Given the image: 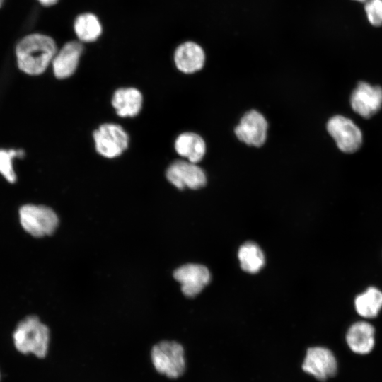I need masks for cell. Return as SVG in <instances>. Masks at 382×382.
<instances>
[{
    "instance_id": "cell-1",
    "label": "cell",
    "mask_w": 382,
    "mask_h": 382,
    "mask_svg": "<svg viewBox=\"0 0 382 382\" xmlns=\"http://www.w3.org/2000/svg\"><path fill=\"white\" fill-rule=\"evenodd\" d=\"M57 52L56 43L52 37L40 33L28 35L16 46L18 67L30 75L41 74L52 64Z\"/></svg>"
},
{
    "instance_id": "cell-17",
    "label": "cell",
    "mask_w": 382,
    "mask_h": 382,
    "mask_svg": "<svg viewBox=\"0 0 382 382\" xmlns=\"http://www.w3.org/2000/svg\"><path fill=\"white\" fill-rule=\"evenodd\" d=\"M355 308L361 316L376 317L382 308V292L376 287H369L355 299Z\"/></svg>"
},
{
    "instance_id": "cell-11",
    "label": "cell",
    "mask_w": 382,
    "mask_h": 382,
    "mask_svg": "<svg viewBox=\"0 0 382 382\" xmlns=\"http://www.w3.org/2000/svg\"><path fill=\"white\" fill-rule=\"evenodd\" d=\"M83 47L81 42L73 40L66 42L57 52L52 66L54 76L58 79H66L77 70Z\"/></svg>"
},
{
    "instance_id": "cell-14",
    "label": "cell",
    "mask_w": 382,
    "mask_h": 382,
    "mask_svg": "<svg viewBox=\"0 0 382 382\" xmlns=\"http://www.w3.org/2000/svg\"><path fill=\"white\" fill-rule=\"evenodd\" d=\"M173 58L175 66L179 71L185 74H192L203 67L205 55L199 45L193 42H186L176 48Z\"/></svg>"
},
{
    "instance_id": "cell-10",
    "label": "cell",
    "mask_w": 382,
    "mask_h": 382,
    "mask_svg": "<svg viewBox=\"0 0 382 382\" xmlns=\"http://www.w3.org/2000/svg\"><path fill=\"white\" fill-rule=\"evenodd\" d=\"M350 103L354 112L364 118H369L382 106V88L360 82L352 93Z\"/></svg>"
},
{
    "instance_id": "cell-7",
    "label": "cell",
    "mask_w": 382,
    "mask_h": 382,
    "mask_svg": "<svg viewBox=\"0 0 382 382\" xmlns=\"http://www.w3.org/2000/svg\"><path fill=\"white\" fill-rule=\"evenodd\" d=\"M337 364L333 353L328 348L313 347L307 349L302 369L320 381L335 376Z\"/></svg>"
},
{
    "instance_id": "cell-16",
    "label": "cell",
    "mask_w": 382,
    "mask_h": 382,
    "mask_svg": "<svg viewBox=\"0 0 382 382\" xmlns=\"http://www.w3.org/2000/svg\"><path fill=\"white\" fill-rule=\"evenodd\" d=\"M174 147L178 155L194 163L200 161L206 152L204 141L199 135L193 132H184L178 135Z\"/></svg>"
},
{
    "instance_id": "cell-22",
    "label": "cell",
    "mask_w": 382,
    "mask_h": 382,
    "mask_svg": "<svg viewBox=\"0 0 382 382\" xmlns=\"http://www.w3.org/2000/svg\"><path fill=\"white\" fill-rule=\"evenodd\" d=\"M58 0H38V1L44 6H51L57 3Z\"/></svg>"
},
{
    "instance_id": "cell-23",
    "label": "cell",
    "mask_w": 382,
    "mask_h": 382,
    "mask_svg": "<svg viewBox=\"0 0 382 382\" xmlns=\"http://www.w3.org/2000/svg\"><path fill=\"white\" fill-rule=\"evenodd\" d=\"M3 2H4V0H0V7L1 6Z\"/></svg>"
},
{
    "instance_id": "cell-15",
    "label": "cell",
    "mask_w": 382,
    "mask_h": 382,
    "mask_svg": "<svg viewBox=\"0 0 382 382\" xmlns=\"http://www.w3.org/2000/svg\"><path fill=\"white\" fill-rule=\"evenodd\" d=\"M346 340L348 346L354 352L367 354L374 346V328L364 321L355 323L349 328Z\"/></svg>"
},
{
    "instance_id": "cell-8",
    "label": "cell",
    "mask_w": 382,
    "mask_h": 382,
    "mask_svg": "<svg viewBox=\"0 0 382 382\" xmlns=\"http://www.w3.org/2000/svg\"><path fill=\"white\" fill-rule=\"evenodd\" d=\"M167 180L178 189H198L206 183L204 171L195 163L188 161H173L166 172Z\"/></svg>"
},
{
    "instance_id": "cell-5",
    "label": "cell",
    "mask_w": 382,
    "mask_h": 382,
    "mask_svg": "<svg viewBox=\"0 0 382 382\" xmlns=\"http://www.w3.org/2000/svg\"><path fill=\"white\" fill-rule=\"evenodd\" d=\"M19 215L24 230L37 238L52 234L59 222L55 212L42 205L25 204L20 209Z\"/></svg>"
},
{
    "instance_id": "cell-20",
    "label": "cell",
    "mask_w": 382,
    "mask_h": 382,
    "mask_svg": "<svg viewBox=\"0 0 382 382\" xmlns=\"http://www.w3.org/2000/svg\"><path fill=\"white\" fill-rule=\"evenodd\" d=\"M24 152L22 150H0V173L10 183H14L16 177L12 166V158L23 157Z\"/></svg>"
},
{
    "instance_id": "cell-4",
    "label": "cell",
    "mask_w": 382,
    "mask_h": 382,
    "mask_svg": "<svg viewBox=\"0 0 382 382\" xmlns=\"http://www.w3.org/2000/svg\"><path fill=\"white\" fill-rule=\"evenodd\" d=\"M93 139L97 153L112 159L121 156L129 144V137L120 125L113 122L101 124L93 132Z\"/></svg>"
},
{
    "instance_id": "cell-12",
    "label": "cell",
    "mask_w": 382,
    "mask_h": 382,
    "mask_svg": "<svg viewBox=\"0 0 382 382\" xmlns=\"http://www.w3.org/2000/svg\"><path fill=\"white\" fill-rule=\"evenodd\" d=\"M173 276L181 284L183 293L188 297L199 294L210 280L208 269L197 264H187L178 267Z\"/></svg>"
},
{
    "instance_id": "cell-24",
    "label": "cell",
    "mask_w": 382,
    "mask_h": 382,
    "mask_svg": "<svg viewBox=\"0 0 382 382\" xmlns=\"http://www.w3.org/2000/svg\"><path fill=\"white\" fill-rule=\"evenodd\" d=\"M357 1L364 2V1H366L367 0H357Z\"/></svg>"
},
{
    "instance_id": "cell-19",
    "label": "cell",
    "mask_w": 382,
    "mask_h": 382,
    "mask_svg": "<svg viewBox=\"0 0 382 382\" xmlns=\"http://www.w3.org/2000/svg\"><path fill=\"white\" fill-rule=\"evenodd\" d=\"M238 257L243 270L249 273L257 272L264 265L265 257L257 245L248 242L241 246Z\"/></svg>"
},
{
    "instance_id": "cell-18",
    "label": "cell",
    "mask_w": 382,
    "mask_h": 382,
    "mask_svg": "<svg viewBox=\"0 0 382 382\" xmlns=\"http://www.w3.org/2000/svg\"><path fill=\"white\" fill-rule=\"evenodd\" d=\"M74 31L81 42L96 40L101 34V25L97 17L91 13L79 16L74 23Z\"/></svg>"
},
{
    "instance_id": "cell-21",
    "label": "cell",
    "mask_w": 382,
    "mask_h": 382,
    "mask_svg": "<svg viewBox=\"0 0 382 382\" xmlns=\"http://www.w3.org/2000/svg\"><path fill=\"white\" fill-rule=\"evenodd\" d=\"M364 9L369 21L373 25H382V0H367Z\"/></svg>"
},
{
    "instance_id": "cell-13",
    "label": "cell",
    "mask_w": 382,
    "mask_h": 382,
    "mask_svg": "<svg viewBox=\"0 0 382 382\" xmlns=\"http://www.w3.org/2000/svg\"><path fill=\"white\" fill-rule=\"evenodd\" d=\"M141 92L135 87H122L116 89L111 98V105L120 117L137 116L143 106Z\"/></svg>"
},
{
    "instance_id": "cell-9",
    "label": "cell",
    "mask_w": 382,
    "mask_h": 382,
    "mask_svg": "<svg viewBox=\"0 0 382 382\" xmlns=\"http://www.w3.org/2000/svg\"><path fill=\"white\" fill-rule=\"evenodd\" d=\"M268 125L264 116L256 110L247 112L235 128L238 139L250 146H261L267 138Z\"/></svg>"
},
{
    "instance_id": "cell-3",
    "label": "cell",
    "mask_w": 382,
    "mask_h": 382,
    "mask_svg": "<svg viewBox=\"0 0 382 382\" xmlns=\"http://www.w3.org/2000/svg\"><path fill=\"white\" fill-rule=\"evenodd\" d=\"M150 357L155 370L170 379L178 378L185 371V349L176 341L165 340L156 343Z\"/></svg>"
},
{
    "instance_id": "cell-2",
    "label": "cell",
    "mask_w": 382,
    "mask_h": 382,
    "mask_svg": "<svg viewBox=\"0 0 382 382\" xmlns=\"http://www.w3.org/2000/svg\"><path fill=\"white\" fill-rule=\"evenodd\" d=\"M16 348L23 354L32 353L44 358L48 352L50 330L35 316L21 320L13 332Z\"/></svg>"
},
{
    "instance_id": "cell-6",
    "label": "cell",
    "mask_w": 382,
    "mask_h": 382,
    "mask_svg": "<svg viewBox=\"0 0 382 382\" xmlns=\"http://www.w3.org/2000/svg\"><path fill=\"white\" fill-rule=\"evenodd\" d=\"M327 129L343 152L351 154L359 149L362 143L360 129L349 119L335 115L327 124Z\"/></svg>"
}]
</instances>
